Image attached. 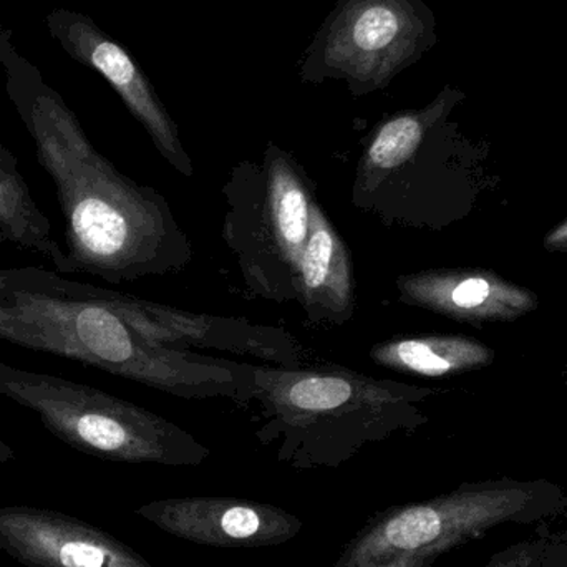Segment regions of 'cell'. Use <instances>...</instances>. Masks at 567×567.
<instances>
[{
	"label": "cell",
	"instance_id": "cell-7",
	"mask_svg": "<svg viewBox=\"0 0 567 567\" xmlns=\"http://www.w3.org/2000/svg\"><path fill=\"white\" fill-rule=\"evenodd\" d=\"M436 42V17L423 0H339L303 52L299 80H342L360 99L385 90Z\"/></svg>",
	"mask_w": 567,
	"mask_h": 567
},
{
	"label": "cell",
	"instance_id": "cell-4",
	"mask_svg": "<svg viewBox=\"0 0 567 567\" xmlns=\"http://www.w3.org/2000/svg\"><path fill=\"white\" fill-rule=\"evenodd\" d=\"M223 239L235 255L246 286L272 302H296L316 186L289 152L268 142L261 159L229 172Z\"/></svg>",
	"mask_w": 567,
	"mask_h": 567
},
{
	"label": "cell",
	"instance_id": "cell-1",
	"mask_svg": "<svg viewBox=\"0 0 567 567\" xmlns=\"http://www.w3.org/2000/svg\"><path fill=\"white\" fill-rule=\"evenodd\" d=\"M0 69L37 162L55 183L65 223L62 275L125 284L188 268L195 251L165 196L123 175L95 148L62 95L19 52L10 29H0Z\"/></svg>",
	"mask_w": 567,
	"mask_h": 567
},
{
	"label": "cell",
	"instance_id": "cell-8",
	"mask_svg": "<svg viewBox=\"0 0 567 567\" xmlns=\"http://www.w3.org/2000/svg\"><path fill=\"white\" fill-rule=\"evenodd\" d=\"M45 25L70 59L95 70L110 83L163 159L179 175L193 178L195 166L183 146L178 125L132 53L100 29L95 20L76 10H50Z\"/></svg>",
	"mask_w": 567,
	"mask_h": 567
},
{
	"label": "cell",
	"instance_id": "cell-15",
	"mask_svg": "<svg viewBox=\"0 0 567 567\" xmlns=\"http://www.w3.org/2000/svg\"><path fill=\"white\" fill-rule=\"evenodd\" d=\"M52 231V223L33 199L16 155L0 142V235L7 245L40 256L62 275L65 251Z\"/></svg>",
	"mask_w": 567,
	"mask_h": 567
},
{
	"label": "cell",
	"instance_id": "cell-13",
	"mask_svg": "<svg viewBox=\"0 0 567 567\" xmlns=\"http://www.w3.org/2000/svg\"><path fill=\"white\" fill-rule=\"evenodd\" d=\"M313 326H343L355 312L352 252L317 202L297 276V299Z\"/></svg>",
	"mask_w": 567,
	"mask_h": 567
},
{
	"label": "cell",
	"instance_id": "cell-16",
	"mask_svg": "<svg viewBox=\"0 0 567 567\" xmlns=\"http://www.w3.org/2000/svg\"><path fill=\"white\" fill-rule=\"evenodd\" d=\"M548 539L549 536H536V538L515 543L493 555V558L483 567H536L548 545Z\"/></svg>",
	"mask_w": 567,
	"mask_h": 567
},
{
	"label": "cell",
	"instance_id": "cell-2",
	"mask_svg": "<svg viewBox=\"0 0 567 567\" xmlns=\"http://www.w3.org/2000/svg\"><path fill=\"white\" fill-rule=\"evenodd\" d=\"M0 340L178 399L249 406L255 396L252 363L156 346L122 312L115 290L70 281L56 271L0 269Z\"/></svg>",
	"mask_w": 567,
	"mask_h": 567
},
{
	"label": "cell",
	"instance_id": "cell-14",
	"mask_svg": "<svg viewBox=\"0 0 567 567\" xmlns=\"http://www.w3.org/2000/svg\"><path fill=\"white\" fill-rule=\"evenodd\" d=\"M369 355L375 365L392 372L443 379L488 367L495 352L466 336L429 333L383 340L370 347Z\"/></svg>",
	"mask_w": 567,
	"mask_h": 567
},
{
	"label": "cell",
	"instance_id": "cell-12",
	"mask_svg": "<svg viewBox=\"0 0 567 567\" xmlns=\"http://www.w3.org/2000/svg\"><path fill=\"white\" fill-rule=\"evenodd\" d=\"M400 302L476 323L509 322L532 312L538 297L486 269H426L396 278Z\"/></svg>",
	"mask_w": 567,
	"mask_h": 567
},
{
	"label": "cell",
	"instance_id": "cell-18",
	"mask_svg": "<svg viewBox=\"0 0 567 567\" xmlns=\"http://www.w3.org/2000/svg\"><path fill=\"white\" fill-rule=\"evenodd\" d=\"M545 248L549 251L567 252V219L546 236Z\"/></svg>",
	"mask_w": 567,
	"mask_h": 567
},
{
	"label": "cell",
	"instance_id": "cell-9",
	"mask_svg": "<svg viewBox=\"0 0 567 567\" xmlns=\"http://www.w3.org/2000/svg\"><path fill=\"white\" fill-rule=\"evenodd\" d=\"M115 299L130 322L159 347L183 352L218 350L252 357L284 369L309 365L312 359L302 342L282 327L176 309L118 290H115Z\"/></svg>",
	"mask_w": 567,
	"mask_h": 567
},
{
	"label": "cell",
	"instance_id": "cell-10",
	"mask_svg": "<svg viewBox=\"0 0 567 567\" xmlns=\"http://www.w3.org/2000/svg\"><path fill=\"white\" fill-rule=\"evenodd\" d=\"M135 513L166 535L212 548L281 546L302 529V522L279 506L228 496L158 499Z\"/></svg>",
	"mask_w": 567,
	"mask_h": 567
},
{
	"label": "cell",
	"instance_id": "cell-17",
	"mask_svg": "<svg viewBox=\"0 0 567 567\" xmlns=\"http://www.w3.org/2000/svg\"><path fill=\"white\" fill-rule=\"evenodd\" d=\"M440 556H443L440 551L415 553V555L393 559V561L380 567H433Z\"/></svg>",
	"mask_w": 567,
	"mask_h": 567
},
{
	"label": "cell",
	"instance_id": "cell-11",
	"mask_svg": "<svg viewBox=\"0 0 567 567\" xmlns=\"http://www.w3.org/2000/svg\"><path fill=\"white\" fill-rule=\"evenodd\" d=\"M0 549L23 567H153L96 526L30 506L0 508Z\"/></svg>",
	"mask_w": 567,
	"mask_h": 567
},
{
	"label": "cell",
	"instance_id": "cell-19",
	"mask_svg": "<svg viewBox=\"0 0 567 567\" xmlns=\"http://www.w3.org/2000/svg\"><path fill=\"white\" fill-rule=\"evenodd\" d=\"M10 460H16V453H13V450L10 449L2 439H0V465H2V463L10 462Z\"/></svg>",
	"mask_w": 567,
	"mask_h": 567
},
{
	"label": "cell",
	"instance_id": "cell-20",
	"mask_svg": "<svg viewBox=\"0 0 567 567\" xmlns=\"http://www.w3.org/2000/svg\"><path fill=\"white\" fill-rule=\"evenodd\" d=\"M0 245H7L6 238L2 235H0Z\"/></svg>",
	"mask_w": 567,
	"mask_h": 567
},
{
	"label": "cell",
	"instance_id": "cell-3",
	"mask_svg": "<svg viewBox=\"0 0 567 567\" xmlns=\"http://www.w3.org/2000/svg\"><path fill=\"white\" fill-rule=\"evenodd\" d=\"M252 373L256 440L292 468H339L367 446L426 422L419 403L429 389L336 363L297 369L252 363Z\"/></svg>",
	"mask_w": 567,
	"mask_h": 567
},
{
	"label": "cell",
	"instance_id": "cell-6",
	"mask_svg": "<svg viewBox=\"0 0 567 567\" xmlns=\"http://www.w3.org/2000/svg\"><path fill=\"white\" fill-rule=\"evenodd\" d=\"M0 395L32 410L60 442L95 458L199 466L212 455L165 416L62 377L0 362Z\"/></svg>",
	"mask_w": 567,
	"mask_h": 567
},
{
	"label": "cell",
	"instance_id": "cell-5",
	"mask_svg": "<svg viewBox=\"0 0 567 567\" xmlns=\"http://www.w3.org/2000/svg\"><path fill=\"white\" fill-rule=\"evenodd\" d=\"M566 509V493L546 480L465 483L436 498L377 513L347 543L333 567H380L425 551L445 555L498 526L535 525Z\"/></svg>",
	"mask_w": 567,
	"mask_h": 567
}]
</instances>
